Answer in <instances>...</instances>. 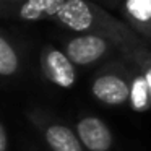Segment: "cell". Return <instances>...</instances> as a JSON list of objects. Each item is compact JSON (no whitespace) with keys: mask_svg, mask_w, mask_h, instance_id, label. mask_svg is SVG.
Wrapping results in <instances>:
<instances>
[{"mask_svg":"<svg viewBox=\"0 0 151 151\" xmlns=\"http://www.w3.org/2000/svg\"><path fill=\"white\" fill-rule=\"evenodd\" d=\"M12 15L28 23L49 20L76 34L101 33L114 42L124 26L93 0H24L12 10Z\"/></svg>","mask_w":151,"mask_h":151,"instance_id":"6da1fadb","label":"cell"},{"mask_svg":"<svg viewBox=\"0 0 151 151\" xmlns=\"http://www.w3.org/2000/svg\"><path fill=\"white\" fill-rule=\"evenodd\" d=\"M93 98L107 107H122L130 99V63L125 59L102 65L89 85Z\"/></svg>","mask_w":151,"mask_h":151,"instance_id":"7a4b0ae2","label":"cell"},{"mask_svg":"<svg viewBox=\"0 0 151 151\" xmlns=\"http://www.w3.org/2000/svg\"><path fill=\"white\" fill-rule=\"evenodd\" d=\"M24 115L37 135L42 138L49 151H86L76 132L62 120L50 115L47 111L34 107Z\"/></svg>","mask_w":151,"mask_h":151,"instance_id":"3957f363","label":"cell"},{"mask_svg":"<svg viewBox=\"0 0 151 151\" xmlns=\"http://www.w3.org/2000/svg\"><path fill=\"white\" fill-rule=\"evenodd\" d=\"M114 49L115 42L101 33L75 34L63 41V52L76 67H89L106 59Z\"/></svg>","mask_w":151,"mask_h":151,"instance_id":"277c9868","label":"cell"},{"mask_svg":"<svg viewBox=\"0 0 151 151\" xmlns=\"http://www.w3.org/2000/svg\"><path fill=\"white\" fill-rule=\"evenodd\" d=\"M41 72L46 80L59 88L68 89L76 81V65L67 57L63 50L54 46H46L39 59Z\"/></svg>","mask_w":151,"mask_h":151,"instance_id":"5b68a950","label":"cell"},{"mask_svg":"<svg viewBox=\"0 0 151 151\" xmlns=\"http://www.w3.org/2000/svg\"><path fill=\"white\" fill-rule=\"evenodd\" d=\"M75 132L86 151H112L114 133L98 115H81L75 122Z\"/></svg>","mask_w":151,"mask_h":151,"instance_id":"8992f818","label":"cell"},{"mask_svg":"<svg viewBox=\"0 0 151 151\" xmlns=\"http://www.w3.org/2000/svg\"><path fill=\"white\" fill-rule=\"evenodd\" d=\"M115 46L119 52L124 55V59L133 62L141 70L151 91V49L143 42V39H140L135 34V31L128 24H124L122 34L115 42Z\"/></svg>","mask_w":151,"mask_h":151,"instance_id":"52a82bcc","label":"cell"},{"mask_svg":"<svg viewBox=\"0 0 151 151\" xmlns=\"http://www.w3.org/2000/svg\"><path fill=\"white\" fill-rule=\"evenodd\" d=\"M122 13L135 33L151 41V0H124Z\"/></svg>","mask_w":151,"mask_h":151,"instance_id":"ba28073f","label":"cell"},{"mask_svg":"<svg viewBox=\"0 0 151 151\" xmlns=\"http://www.w3.org/2000/svg\"><path fill=\"white\" fill-rule=\"evenodd\" d=\"M127 60V59H125ZM130 63V99L128 106L135 112H148L151 109V91L145 75L133 62Z\"/></svg>","mask_w":151,"mask_h":151,"instance_id":"9c48e42d","label":"cell"},{"mask_svg":"<svg viewBox=\"0 0 151 151\" xmlns=\"http://www.w3.org/2000/svg\"><path fill=\"white\" fill-rule=\"evenodd\" d=\"M20 72V54L15 44L5 33L0 34V75L2 78H13Z\"/></svg>","mask_w":151,"mask_h":151,"instance_id":"30bf717a","label":"cell"},{"mask_svg":"<svg viewBox=\"0 0 151 151\" xmlns=\"http://www.w3.org/2000/svg\"><path fill=\"white\" fill-rule=\"evenodd\" d=\"M0 151H10V140H8L7 124L0 122Z\"/></svg>","mask_w":151,"mask_h":151,"instance_id":"8fae6325","label":"cell"},{"mask_svg":"<svg viewBox=\"0 0 151 151\" xmlns=\"http://www.w3.org/2000/svg\"><path fill=\"white\" fill-rule=\"evenodd\" d=\"M7 2H8V4H12V5L15 4V7H17V5H20L21 2H24V0H4V5L7 4Z\"/></svg>","mask_w":151,"mask_h":151,"instance_id":"7c38bea8","label":"cell"},{"mask_svg":"<svg viewBox=\"0 0 151 151\" xmlns=\"http://www.w3.org/2000/svg\"><path fill=\"white\" fill-rule=\"evenodd\" d=\"M117 2H119V0H104V4L107 5V7H112V5H115Z\"/></svg>","mask_w":151,"mask_h":151,"instance_id":"4fadbf2b","label":"cell"}]
</instances>
